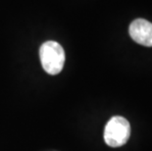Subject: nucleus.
<instances>
[{
    "label": "nucleus",
    "instance_id": "1",
    "mask_svg": "<svg viewBox=\"0 0 152 151\" xmlns=\"http://www.w3.org/2000/svg\"><path fill=\"white\" fill-rule=\"evenodd\" d=\"M40 62L43 70L49 75H57L63 70L65 63V52L63 47L56 41L44 42L39 49Z\"/></svg>",
    "mask_w": 152,
    "mask_h": 151
},
{
    "label": "nucleus",
    "instance_id": "2",
    "mask_svg": "<svg viewBox=\"0 0 152 151\" xmlns=\"http://www.w3.org/2000/svg\"><path fill=\"white\" fill-rule=\"evenodd\" d=\"M131 136V126L127 119L121 116L111 118L104 130V140L111 147H120L127 143Z\"/></svg>",
    "mask_w": 152,
    "mask_h": 151
},
{
    "label": "nucleus",
    "instance_id": "3",
    "mask_svg": "<svg viewBox=\"0 0 152 151\" xmlns=\"http://www.w3.org/2000/svg\"><path fill=\"white\" fill-rule=\"evenodd\" d=\"M129 33L137 43L152 47V24L150 22L144 19H137L130 25Z\"/></svg>",
    "mask_w": 152,
    "mask_h": 151
}]
</instances>
